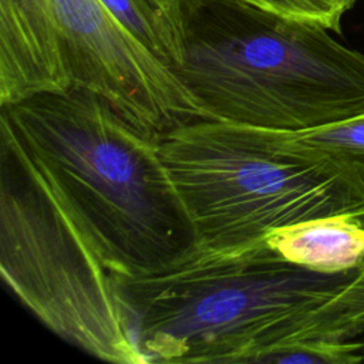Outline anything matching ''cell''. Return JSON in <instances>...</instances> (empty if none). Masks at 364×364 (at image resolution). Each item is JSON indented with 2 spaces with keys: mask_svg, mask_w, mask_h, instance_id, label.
Segmentation results:
<instances>
[{
  "mask_svg": "<svg viewBox=\"0 0 364 364\" xmlns=\"http://www.w3.org/2000/svg\"><path fill=\"white\" fill-rule=\"evenodd\" d=\"M357 270H310L266 239L222 249L195 243L165 266L125 279L122 293L149 363H273L310 340L314 313Z\"/></svg>",
  "mask_w": 364,
  "mask_h": 364,
  "instance_id": "1",
  "label": "cell"
},
{
  "mask_svg": "<svg viewBox=\"0 0 364 364\" xmlns=\"http://www.w3.org/2000/svg\"><path fill=\"white\" fill-rule=\"evenodd\" d=\"M50 169L121 273L156 270L196 243L158 138L97 94L71 88L1 107Z\"/></svg>",
  "mask_w": 364,
  "mask_h": 364,
  "instance_id": "2",
  "label": "cell"
},
{
  "mask_svg": "<svg viewBox=\"0 0 364 364\" xmlns=\"http://www.w3.org/2000/svg\"><path fill=\"white\" fill-rule=\"evenodd\" d=\"M173 70L212 119L297 131L364 112L363 53L236 0H198Z\"/></svg>",
  "mask_w": 364,
  "mask_h": 364,
  "instance_id": "3",
  "label": "cell"
},
{
  "mask_svg": "<svg viewBox=\"0 0 364 364\" xmlns=\"http://www.w3.org/2000/svg\"><path fill=\"white\" fill-rule=\"evenodd\" d=\"M0 272L17 299L64 341L104 361L149 363L124 299L125 276L50 169L4 117Z\"/></svg>",
  "mask_w": 364,
  "mask_h": 364,
  "instance_id": "4",
  "label": "cell"
},
{
  "mask_svg": "<svg viewBox=\"0 0 364 364\" xmlns=\"http://www.w3.org/2000/svg\"><path fill=\"white\" fill-rule=\"evenodd\" d=\"M196 243L222 249L336 213L364 223V196L323 168L277 152L240 125L198 119L158 138Z\"/></svg>",
  "mask_w": 364,
  "mask_h": 364,
  "instance_id": "5",
  "label": "cell"
},
{
  "mask_svg": "<svg viewBox=\"0 0 364 364\" xmlns=\"http://www.w3.org/2000/svg\"><path fill=\"white\" fill-rule=\"evenodd\" d=\"M67 91L105 100L148 136L212 119L175 70L128 31L100 0H51Z\"/></svg>",
  "mask_w": 364,
  "mask_h": 364,
  "instance_id": "6",
  "label": "cell"
},
{
  "mask_svg": "<svg viewBox=\"0 0 364 364\" xmlns=\"http://www.w3.org/2000/svg\"><path fill=\"white\" fill-rule=\"evenodd\" d=\"M64 91L51 0H0V107Z\"/></svg>",
  "mask_w": 364,
  "mask_h": 364,
  "instance_id": "7",
  "label": "cell"
},
{
  "mask_svg": "<svg viewBox=\"0 0 364 364\" xmlns=\"http://www.w3.org/2000/svg\"><path fill=\"white\" fill-rule=\"evenodd\" d=\"M240 127L263 145L323 168L364 196V112L297 131Z\"/></svg>",
  "mask_w": 364,
  "mask_h": 364,
  "instance_id": "8",
  "label": "cell"
},
{
  "mask_svg": "<svg viewBox=\"0 0 364 364\" xmlns=\"http://www.w3.org/2000/svg\"><path fill=\"white\" fill-rule=\"evenodd\" d=\"M266 242L287 260L320 273H343L364 262V223L351 213L303 220L272 232Z\"/></svg>",
  "mask_w": 364,
  "mask_h": 364,
  "instance_id": "9",
  "label": "cell"
},
{
  "mask_svg": "<svg viewBox=\"0 0 364 364\" xmlns=\"http://www.w3.org/2000/svg\"><path fill=\"white\" fill-rule=\"evenodd\" d=\"M364 331V262L355 276L313 316L310 338L350 340Z\"/></svg>",
  "mask_w": 364,
  "mask_h": 364,
  "instance_id": "10",
  "label": "cell"
},
{
  "mask_svg": "<svg viewBox=\"0 0 364 364\" xmlns=\"http://www.w3.org/2000/svg\"><path fill=\"white\" fill-rule=\"evenodd\" d=\"M142 44L172 68L181 61L182 46L176 34L145 0H100Z\"/></svg>",
  "mask_w": 364,
  "mask_h": 364,
  "instance_id": "11",
  "label": "cell"
},
{
  "mask_svg": "<svg viewBox=\"0 0 364 364\" xmlns=\"http://www.w3.org/2000/svg\"><path fill=\"white\" fill-rule=\"evenodd\" d=\"M361 343L334 338H311L291 344L273 363L280 364H355L363 363Z\"/></svg>",
  "mask_w": 364,
  "mask_h": 364,
  "instance_id": "12",
  "label": "cell"
},
{
  "mask_svg": "<svg viewBox=\"0 0 364 364\" xmlns=\"http://www.w3.org/2000/svg\"><path fill=\"white\" fill-rule=\"evenodd\" d=\"M287 18L314 23L341 33V17L347 11L341 0H236Z\"/></svg>",
  "mask_w": 364,
  "mask_h": 364,
  "instance_id": "13",
  "label": "cell"
},
{
  "mask_svg": "<svg viewBox=\"0 0 364 364\" xmlns=\"http://www.w3.org/2000/svg\"><path fill=\"white\" fill-rule=\"evenodd\" d=\"M159 18L176 34L182 46V33L186 17L198 0H145Z\"/></svg>",
  "mask_w": 364,
  "mask_h": 364,
  "instance_id": "14",
  "label": "cell"
},
{
  "mask_svg": "<svg viewBox=\"0 0 364 364\" xmlns=\"http://www.w3.org/2000/svg\"><path fill=\"white\" fill-rule=\"evenodd\" d=\"M343 3H344V7H346V10H350L354 4H355V1L357 0H341Z\"/></svg>",
  "mask_w": 364,
  "mask_h": 364,
  "instance_id": "15",
  "label": "cell"
},
{
  "mask_svg": "<svg viewBox=\"0 0 364 364\" xmlns=\"http://www.w3.org/2000/svg\"><path fill=\"white\" fill-rule=\"evenodd\" d=\"M360 354L363 357V363H364V341L361 343V348H360Z\"/></svg>",
  "mask_w": 364,
  "mask_h": 364,
  "instance_id": "16",
  "label": "cell"
}]
</instances>
